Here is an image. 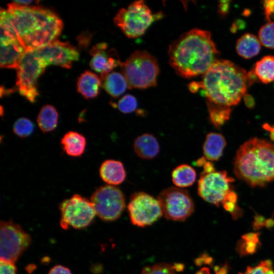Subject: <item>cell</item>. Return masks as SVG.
I'll return each mask as SVG.
<instances>
[{
    "label": "cell",
    "instance_id": "obj_1",
    "mask_svg": "<svg viewBox=\"0 0 274 274\" xmlns=\"http://www.w3.org/2000/svg\"><path fill=\"white\" fill-rule=\"evenodd\" d=\"M7 11L18 40L25 50L44 47L56 40L63 27L61 19L51 10L14 2Z\"/></svg>",
    "mask_w": 274,
    "mask_h": 274
},
{
    "label": "cell",
    "instance_id": "obj_2",
    "mask_svg": "<svg viewBox=\"0 0 274 274\" xmlns=\"http://www.w3.org/2000/svg\"><path fill=\"white\" fill-rule=\"evenodd\" d=\"M218 54L210 32L196 28L181 35L168 50L170 65L187 79L203 75L218 60Z\"/></svg>",
    "mask_w": 274,
    "mask_h": 274
},
{
    "label": "cell",
    "instance_id": "obj_3",
    "mask_svg": "<svg viewBox=\"0 0 274 274\" xmlns=\"http://www.w3.org/2000/svg\"><path fill=\"white\" fill-rule=\"evenodd\" d=\"M198 83L208 102L228 107L241 101L249 85L248 73L224 59L217 60Z\"/></svg>",
    "mask_w": 274,
    "mask_h": 274
},
{
    "label": "cell",
    "instance_id": "obj_4",
    "mask_svg": "<svg viewBox=\"0 0 274 274\" xmlns=\"http://www.w3.org/2000/svg\"><path fill=\"white\" fill-rule=\"evenodd\" d=\"M233 170L250 186H265L274 180V144L257 138L245 142L236 152Z\"/></svg>",
    "mask_w": 274,
    "mask_h": 274
},
{
    "label": "cell",
    "instance_id": "obj_5",
    "mask_svg": "<svg viewBox=\"0 0 274 274\" xmlns=\"http://www.w3.org/2000/svg\"><path fill=\"white\" fill-rule=\"evenodd\" d=\"M120 66L128 88L144 89L156 85L157 60L146 51H135Z\"/></svg>",
    "mask_w": 274,
    "mask_h": 274
},
{
    "label": "cell",
    "instance_id": "obj_6",
    "mask_svg": "<svg viewBox=\"0 0 274 274\" xmlns=\"http://www.w3.org/2000/svg\"><path fill=\"white\" fill-rule=\"evenodd\" d=\"M34 50H25L17 68L16 85L19 93L31 102L39 95L37 82L46 67Z\"/></svg>",
    "mask_w": 274,
    "mask_h": 274
},
{
    "label": "cell",
    "instance_id": "obj_7",
    "mask_svg": "<svg viewBox=\"0 0 274 274\" xmlns=\"http://www.w3.org/2000/svg\"><path fill=\"white\" fill-rule=\"evenodd\" d=\"M154 15L143 1L133 2L127 8L121 9L114 21L129 38L142 36L154 21Z\"/></svg>",
    "mask_w": 274,
    "mask_h": 274
},
{
    "label": "cell",
    "instance_id": "obj_8",
    "mask_svg": "<svg viewBox=\"0 0 274 274\" xmlns=\"http://www.w3.org/2000/svg\"><path fill=\"white\" fill-rule=\"evenodd\" d=\"M31 242L30 235L11 220L1 221L0 259L15 262Z\"/></svg>",
    "mask_w": 274,
    "mask_h": 274
},
{
    "label": "cell",
    "instance_id": "obj_9",
    "mask_svg": "<svg viewBox=\"0 0 274 274\" xmlns=\"http://www.w3.org/2000/svg\"><path fill=\"white\" fill-rule=\"evenodd\" d=\"M60 226L64 229L72 227L82 229L88 226L96 215L90 200L78 194L62 201L59 204Z\"/></svg>",
    "mask_w": 274,
    "mask_h": 274
},
{
    "label": "cell",
    "instance_id": "obj_10",
    "mask_svg": "<svg viewBox=\"0 0 274 274\" xmlns=\"http://www.w3.org/2000/svg\"><path fill=\"white\" fill-rule=\"evenodd\" d=\"M90 201L96 215L105 221L117 219L125 208L124 195L115 186L106 185L97 188L92 194Z\"/></svg>",
    "mask_w": 274,
    "mask_h": 274
},
{
    "label": "cell",
    "instance_id": "obj_11",
    "mask_svg": "<svg viewBox=\"0 0 274 274\" xmlns=\"http://www.w3.org/2000/svg\"><path fill=\"white\" fill-rule=\"evenodd\" d=\"M157 199L167 219L183 221L194 212L193 200L188 192L182 188H167L160 193Z\"/></svg>",
    "mask_w": 274,
    "mask_h": 274
},
{
    "label": "cell",
    "instance_id": "obj_12",
    "mask_svg": "<svg viewBox=\"0 0 274 274\" xmlns=\"http://www.w3.org/2000/svg\"><path fill=\"white\" fill-rule=\"evenodd\" d=\"M127 210L131 222L139 227L150 225L163 215L158 199L142 191L131 194Z\"/></svg>",
    "mask_w": 274,
    "mask_h": 274
},
{
    "label": "cell",
    "instance_id": "obj_13",
    "mask_svg": "<svg viewBox=\"0 0 274 274\" xmlns=\"http://www.w3.org/2000/svg\"><path fill=\"white\" fill-rule=\"evenodd\" d=\"M234 181L226 171L202 172L198 182V194L207 202L218 207L232 190Z\"/></svg>",
    "mask_w": 274,
    "mask_h": 274
},
{
    "label": "cell",
    "instance_id": "obj_14",
    "mask_svg": "<svg viewBox=\"0 0 274 274\" xmlns=\"http://www.w3.org/2000/svg\"><path fill=\"white\" fill-rule=\"evenodd\" d=\"M36 54L48 65H59L70 68L74 61H77L79 53L77 49L68 42L56 40L47 45L34 49Z\"/></svg>",
    "mask_w": 274,
    "mask_h": 274
},
{
    "label": "cell",
    "instance_id": "obj_15",
    "mask_svg": "<svg viewBox=\"0 0 274 274\" xmlns=\"http://www.w3.org/2000/svg\"><path fill=\"white\" fill-rule=\"evenodd\" d=\"M92 57L90 65L95 72L100 74L101 81L121 62L117 52L114 49L107 50L105 43L96 44L89 51Z\"/></svg>",
    "mask_w": 274,
    "mask_h": 274
},
{
    "label": "cell",
    "instance_id": "obj_16",
    "mask_svg": "<svg viewBox=\"0 0 274 274\" xmlns=\"http://www.w3.org/2000/svg\"><path fill=\"white\" fill-rule=\"evenodd\" d=\"M99 175L108 185L116 186L122 183L126 176L123 163L118 160L108 159L99 168Z\"/></svg>",
    "mask_w": 274,
    "mask_h": 274
},
{
    "label": "cell",
    "instance_id": "obj_17",
    "mask_svg": "<svg viewBox=\"0 0 274 274\" xmlns=\"http://www.w3.org/2000/svg\"><path fill=\"white\" fill-rule=\"evenodd\" d=\"M136 155L143 159H152L159 153L160 146L156 138L151 133H145L137 136L133 142Z\"/></svg>",
    "mask_w": 274,
    "mask_h": 274
},
{
    "label": "cell",
    "instance_id": "obj_18",
    "mask_svg": "<svg viewBox=\"0 0 274 274\" xmlns=\"http://www.w3.org/2000/svg\"><path fill=\"white\" fill-rule=\"evenodd\" d=\"M25 49L18 40L6 45H1V68H17Z\"/></svg>",
    "mask_w": 274,
    "mask_h": 274
},
{
    "label": "cell",
    "instance_id": "obj_19",
    "mask_svg": "<svg viewBox=\"0 0 274 274\" xmlns=\"http://www.w3.org/2000/svg\"><path fill=\"white\" fill-rule=\"evenodd\" d=\"M101 82L95 74L86 71L78 78L77 90L86 98H94L99 93Z\"/></svg>",
    "mask_w": 274,
    "mask_h": 274
},
{
    "label": "cell",
    "instance_id": "obj_20",
    "mask_svg": "<svg viewBox=\"0 0 274 274\" xmlns=\"http://www.w3.org/2000/svg\"><path fill=\"white\" fill-rule=\"evenodd\" d=\"M226 145V140L221 134L216 132L208 133L203 145L204 157L209 161L218 160L222 155Z\"/></svg>",
    "mask_w": 274,
    "mask_h": 274
},
{
    "label": "cell",
    "instance_id": "obj_21",
    "mask_svg": "<svg viewBox=\"0 0 274 274\" xmlns=\"http://www.w3.org/2000/svg\"><path fill=\"white\" fill-rule=\"evenodd\" d=\"M61 145L66 154L72 157H80L84 152L86 138L82 134L74 131L65 133L61 140Z\"/></svg>",
    "mask_w": 274,
    "mask_h": 274
},
{
    "label": "cell",
    "instance_id": "obj_22",
    "mask_svg": "<svg viewBox=\"0 0 274 274\" xmlns=\"http://www.w3.org/2000/svg\"><path fill=\"white\" fill-rule=\"evenodd\" d=\"M259 39L253 34L246 33L236 43V51L241 57L249 59L257 55L261 48Z\"/></svg>",
    "mask_w": 274,
    "mask_h": 274
},
{
    "label": "cell",
    "instance_id": "obj_23",
    "mask_svg": "<svg viewBox=\"0 0 274 274\" xmlns=\"http://www.w3.org/2000/svg\"><path fill=\"white\" fill-rule=\"evenodd\" d=\"M196 179L195 170L187 164H182L177 166L172 173V181L178 188H183L192 186L195 182Z\"/></svg>",
    "mask_w": 274,
    "mask_h": 274
},
{
    "label": "cell",
    "instance_id": "obj_24",
    "mask_svg": "<svg viewBox=\"0 0 274 274\" xmlns=\"http://www.w3.org/2000/svg\"><path fill=\"white\" fill-rule=\"evenodd\" d=\"M102 87L111 96L116 98L128 88V85L124 76L119 73L109 74L102 81Z\"/></svg>",
    "mask_w": 274,
    "mask_h": 274
},
{
    "label": "cell",
    "instance_id": "obj_25",
    "mask_svg": "<svg viewBox=\"0 0 274 274\" xmlns=\"http://www.w3.org/2000/svg\"><path fill=\"white\" fill-rule=\"evenodd\" d=\"M37 121L39 127L44 133L52 131L57 126L58 114L53 106L45 105L40 110Z\"/></svg>",
    "mask_w": 274,
    "mask_h": 274
},
{
    "label": "cell",
    "instance_id": "obj_26",
    "mask_svg": "<svg viewBox=\"0 0 274 274\" xmlns=\"http://www.w3.org/2000/svg\"><path fill=\"white\" fill-rule=\"evenodd\" d=\"M253 71L264 83L274 81V57L268 55L262 58L256 63Z\"/></svg>",
    "mask_w": 274,
    "mask_h": 274
},
{
    "label": "cell",
    "instance_id": "obj_27",
    "mask_svg": "<svg viewBox=\"0 0 274 274\" xmlns=\"http://www.w3.org/2000/svg\"><path fill=\"white\" fill-rule=\"evenodd\" d=\"M1 45H6L18 40L7 10L1 8Z\"/></svg>",
    "mask_w": 274,
    "mask_h": 274
},
{
    "label": "cell",
    "instance_id": "obj_28",
    "mask_svg": "<svg viewBox=\"0 0 274 274\" xmlns=\"http://www.w3.org/2000/svg\"><path fill=\"white\" fill-rule=\"evenodd\" d=\"M260 233L250 232L243 235L238 242L236 250L241 256L255 253L260 245Z\"/></svg>",
    "mask_w": 274,
    "mask_h": 274
},
{
    "label": "cell",
    "instance_id": "obj_29",
    "mask_svg": "<svg viewBox=\"0 0 274 274\" xmlns=\"http://www.w3.org/2000/svg\"><path fill=\"white\" fill-rule=\"evenodd\" d=\"M210 120L214 126L220 128L227 121L231 113L230 107L217 105L207 102Z\"/></svg>",
    "mask_w": 274,
    "mask_h": 274
},
{
    "label": "cell",
    "instance_id": "obj_30",
    "mask_svg": "<svg viewBox=\"0 0 274 274\" xmlns=\"http://www.w3.org/2000/svg\"><path fill=\"white\" fill-rule=\"evenodd\" d=\"M183 265H172L166 262L157 263L143 268L141 274H176V272L182 270Z\"/></svg>",
    "mask_w": 274,
    "mask_h": 274
},
{
    "label": "cell",
    "instance_id": "obj_31",
    "mask_svg": "<svg viewBox=\"0 0 274 274\" xmlns=\"http://www.w3.org/2000/svg\"><path fill=\"white\" fill-rule=\"evenodd\" d=\"M258 39L265 47L274 49V22H268L260 28Z\"/></svg>",
    "mask_w": 274,
    "mask_h": 274
},
{
    "label": "cell",
    "instance_id": "obj_32",
    "mask_svg": "<svg viewBox=\"0 0 274 274\" xmlns=\"http://www.w3.org/2000/svg\"><path fill=\"white\" fill-rule=\"evenodd\" d=\"M13 132L20 138H26L31 135L34 130V124L26 118H20L14 123Z\"/></svg>",
    "mask_w": 274,
    "mask_h": 274
},
{
    "label": "cell",
    "instance_id": "obj_33",
    "mask_svg": "<svg viewBox=\"0 0 274 274\" xmlns=\"http://www.w3.org/2000/svg\"><path fill=\"white\" fill-rule=\"evenodd\" d=\"M239 274H274V269L271 261L265 260L255 266H248L244 272Z\"/></svg>",
    "mask_w": 274,
    "mask_h": 274
},
{
    "label": "cell",
    "instance_id": "obj_34",
    "mask_svg": "<svg viewBox=\"0 0 274 274\" xmlns=\"http://www.w3.org/2000/svg\"><path fill=\"white\" fill-rule=\"evenodd\" d=\"M138 106L135 97L127 94L123 96L118 101L117 107L123 113L128 114L133 112Z\"/></svg>",
    "mask_w": 274,
    "mask_h": 274
},
{
    "label": "cell",
    "instance_id": "obj_35",
    "mask_svg": "<svg viewBox=\"0 0 274 274\" xmlns=\"http://www.w3.org/2000/svg\"><path fill=\"white\" fill-rule=\"evenodd\" d=\"M222 204L224 209L230 213L233 219H237L242 216V210L235 203L230 202L227 200H224Z\"/></svg>",
    "mask_w": 274,
    "mask_h": 274
},
{
    "label": "cell",
    "instance_id": "obj_36",
    "mask_svg": "<svg viewBox=\"0 0 274 274\" xmlns=\"http://www.w3.org/2000/svg\"><path fill=\"white\" fill-rule=\"evenodd\" d=\"M0 274H17V267L15 262L1 260Z\"/></svg>",
    "mask_w": 274,
    "mask_h": 274
},
{
    "label": "cell",
    "instance_id": "obj_37",
    "mask_svg": "<svg viewBox=\"0 0 274 274\" xmlns=\"http://www.w3.org/2000/svg\"><path fill=\"white\" fill-rule=\"evenodd\" d=\"M228 265L225 264L221 267L216 266L214 268L215 274H227L228 271ZM195 274H213L210 269L207 267L200 268Z\"/></svg>",
    "mask_w": 274,
    "mask_h": 274
},
{
    "label": "cell",
    "instance_id": "obj_38",
    "mask_svg": "<svg viewBox=\"0 0 274 274\" xmlns=\"http://www.w3.org/2000/svg\"><path fill=\"white\" fill-rule=\"evenodd\" d=\"M263 5L265 18L270 22V17L274 14V0L264 1Z\"/></svg>",
    "mask_w": 274,
    "mask_h": 274
},
{
    "label": "cell",
    "instance_id": "obj_39",
    "mask_svg": "<svg viewBox=\"0 0 274 274\" xmlns=\"http://www.w3.org/2000/svg\"><path fill=\"white\" fill-rule=\"evenodd\" d=\"M48 274H72L67 267L61 265H56L52 267Z\"/></svg>",
    "mask_w": 274,
    "mask_h": 274
},
{
    "label": "cell",
    "instance_id": "obj_40",
    "mask_svg": "<svg viewBox=\"0 0 274 274\" xmlns=\"http://www.w3.org/2000/svg\"><path fill=\"white\" fill-rule=\"evenodd\" d=\"M266 219L260 215L256 214L254 216L253 227L254 230H258L265 226Z\"/></svg>",
    "mask_w": 274,
    "mask_h": 274
},
{
    "label": "cell",
    "instance_id": "obj_41",
    "mask_svg": "<svg viewBox=\"0 0 274 274\" xmlns=\"http://www.w3.org/2000/svg\"><path fill=\"white\" fill-rule=\"evenodd\" d=\"M246 106L250 109L253 108L255 105L253 97L250 94L246 93L243 96Z\"/></svg>",
    "mask_w": 274,
    "mask_h": 274
},
{
    "label": "cell",
    "instance_id": "obj_42",
    "mask_svg": "<svg viewBox=\"0 0 274 274\" xmlns=\"http://www.w3.org/2000/svg\"><path fill=\"white\" fill-rule=\"evenodd\" d=\"M228 1H221L219 5V12L222 15L225 14L229 9Z\"/></svg>",
    "mask_w": 274,
    "mask_h": 274
},
{
    "label": "cell",
    "instance_id": "obj_43",
    "mask_svg": "<svg viewBox=\"0 0 274 274\" xmlns=\"http://www.w3.org/2000/svg\"><path fill=\"white\" fill-rule=\"evenodd\" d=\"M203 171L202 172L205 173H209L215 171L213 164L211 162L208 161H206L203 165Z\"/></svg>",
    "mask_w": 274,
    "mask_h": 274
},
{
    "label": "cell",
    "instance_id": "obj_44",
    "mask_svg": "<svg viewBox=\"0 0 274 274\" xmlns=\"http://www.w3.org/2000/svg\"><path fill=\"white\" fill-rule=\"evenodd\" d=\"M263 128L269 132V136L274 144V125H270L268 123H265L262 126Z\"/></svg>",
    "mask_w": 274,
    "mask_h": 274
},
{
    "label": "cell",
    "instance_id": "obj_45",
    "mask_svg": "<svg viewBox=\"0 0 274 274\" xmlns=\"http://www.w3.org/2000/svg\"><path fill=\"white\" fill-rule=\"evenodd\" d=\"M224 200H227L230 202L236 203L237 195L234 191L231 190L228 193Z\"/></svg>",
    "mask_w": 274,
    "mask_h": 274
},
{
    "label": "cell",
    "instance_id": "obj_46",
    "mask_svg": "<svg viewBox=\"0 0 274 274\" xmlns=\"http://www.w3.org/2000/svg\"><path fill=\"white\" fill-rule=\"evenodd\" d=\"M245 24H244V21L242 20H238L235 22L234 24H233L232 26L231 27V30L232 31H235L237 29H239L241 28H243L244 25Z\"/></svg>",
    "mask_w": 274,
    "mask_h": 274
},
{
    "label": "cell",
    "instance_id": "obj_47",
    "mask_svg": "<svg viewBox=\"0 0 274 274\" xmlns=\"http://www.w3.org/2000/svg\"><path fill=\"white\" fill-rule=\"evenodd\" d=\"M200 88L198 82H193L189 85V89L192 93L196 92Z\"/></svg>",
    "mask_w": 274,
    "mask_h": 274
},
{
    "label": "cell",
    "instance_id": "obj_48",
    "mask_svg": "<svg viewBox=\"0 0 274 274\" xmlns=\"http://www.w3.org/2000/svg\"><path fill=\"white\" fill-rule=\"evenodd\" d=\"M265 226L267 228H270L274 226V220L272 217L266 220Z\"/></svg>",
    "mask_w": 274,
    "mask_h": 274
},
{
    "label": "cell",
    "instance_id": "obj_49",
    "mask_svg": "<svg viewBox=\"0 0 274 274\" xmlns=\"http://www.w3.org/2000/svg\"><path fill=\"white\" fill-rule=\"evenodd\" d=\"M14 2L23 6H30V4L34 2L33 1H14Z\"/></svg>",
    "mask_w": 274,
    "mask_h": 274
}]
</instances>
